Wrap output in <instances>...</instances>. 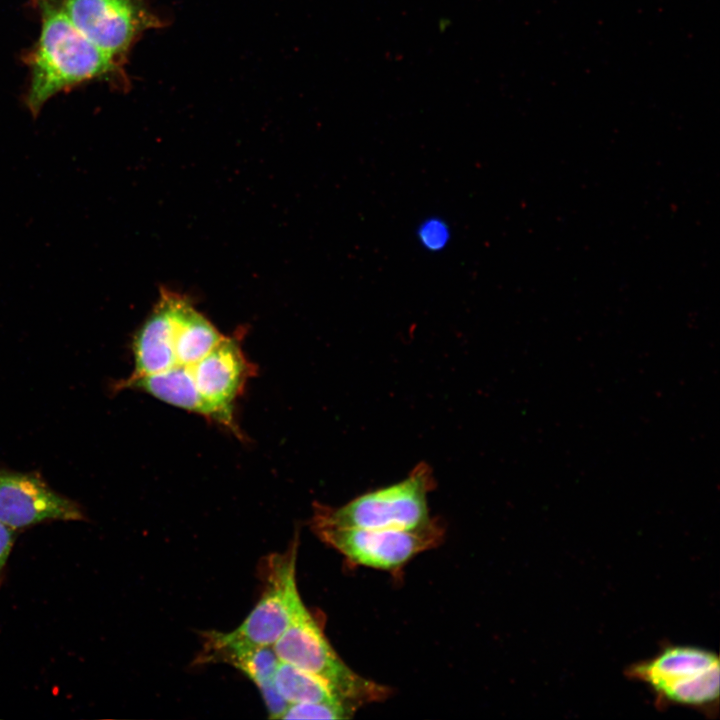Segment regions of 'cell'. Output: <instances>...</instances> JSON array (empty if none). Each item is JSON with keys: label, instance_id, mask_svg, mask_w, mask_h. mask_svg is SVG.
Wrapping results in <instances>:
<instances>
[{"label": "cell", "instance_id": "1", "mask_svg": "<svg viewBox=\"0 0 720 720\" xmlns=\"http://www.w3.org/2000/svg\"><path fill=\"white\" fill-rule=\"evenodd\" d=\"M42 29L32 61L26 106L35 118L47 100L85 80L118 71L116 58L83 35L63 10L42 5Z\"/></svg>", "mask_w": 720, "mask_h": 720}, {"label": "cell", "instance_id": "2", "mask_svg": "<svg viewBox=\"0 0 720 720\" xmlns=\"http://www.w3.org/2000/svg\"><path fill=\"white\" fill-rule=\"evenodd\" d=\"M627 678L645 684L659 709L683 706L716 717L719 710V658L710 650L665 645L650 659L629 665Z\"/></svg>", "mask_w": 720, "mask_h": 720}, {"label": "cell", "instance_id": "3", "mask_svg": "<svg viewBox=\"0 0 720 720\" xmlns=\"http://www.w3.org/2000/svg\"><path fill=\"white\" fill-rule=\"evenodd\" d=\"M432 472L420 464L402 481L362 494L332 508L319 505L312 527L417 530L433 525L427 495Z\"/></svg>", "mask_w": 720, "mask_h": 720}, {"label": "cell", "instance_id": "4", "mask_svg": "<svg viewBox=\"0 0 720 720\" xmlns=\"http://www.w3.org/2000/svg\"><path fill=\"white\" fill-rule=\"evenodd\" d=\"M272 646L280 661L318 677L340 701L355 709L384 700L390 693L387 687L360 676L341 660L303 602Z\"/></svg>", "mask_w": 720, "mask_h": 720}, {"label": "cell", "instance_id": "5", "mask_svg": "<svg viewBox=\"0 0 720 720\" xmlns=\"http://www.w3.org/2000/svg\"><path fill=\"white\" fill-rule=\"evenodd\" d=\"M297 542L289 551L273 554L264 562V590L255 607L233 631L232 640L254 646H272L289 626L302 603L296 585Z\"/></svg>", "mask_w": 720, "mask_h": 720}, {"label": "cell", "instance_id": "6", "mask_svg": "<svg viewBox=\"0 0 720 720\" xmlns=\"http://www.w3.org/2000/svg\"><path fill=\"white\" fill-rule=\"evenodd\" d=\"M320 539L362 566L392 570L438 543L434 524L417 530L313 527Z\"/></svg>", "mask_w": 720, "mask_h": 720}, {"label": "cell", "instance_id": "7", "mask_svg": "<svg viewBox=\"0 0 720 720\" xmlns=\"http://www.w3.org/2000/svg\"><path fill=\"white\" fill-rule=\"evenodd\" d=\"M63 12L92 43L116 59L143 32L163 25L144 0H66Z\"/></svg>", "mask_w": 720, "mask_h": 720}, {"label": "cell", "instance_id": "8", "mask_svg": "<svg viewBox=\"0 0 720 720\" xmlns=\"http://www.w3.org/2000/svg\"><path fill=\"white\" fill-rule=\"evenodd\" d=\"M186 367L212 420L238 433L233 403L254 370L241 349L239 336H224L206 356Z\"/></svg>", "mask_w": 720, "mask_h": 720}, {"label": "cell", "instance_id": "9", "mask_svg": "<svg viewBox=\"0 0 720 720\" xmlns=\"http://www.w3.org/2000/svg\"><path fill=\"white\" fill-rule=\"evenodd\" d=\"M84 518L77 503L53 491L37 474L0 469V521L9 527Z\"/></svg>", "mask_w": 720, "mask_h": 720}, {"label": "cell", "instance_id": "10", "mask_svg": "<svg viewBox=\"0 0 720 720\" xmlns=\"http://www.w3.org/2000/svg\"><path fill=\"white\" fill-rule=\"evenodd\" d=\"M199 662H223L245 674L259 689L269 717L280 719L289 703L276 689L274 677L279 659L273 646H254L229 639L225 633L203 634Z\"/></svg>", "mask_w": 720, "mask_h": 720}, {"label": "cell", "instance_id": "11", "mask_svg": "<svg viewBox=\"0 0 720 720\" xmlns=\"http://www.w3.org/2000/svg\"><path fill=\"white\" fill-rule=\"evenodd\" d=\"M174 291L161 289L152 312L136 332L131 378L152 375L175 366Z\"/></svg>", "mask_w": 720, "mask_h": 720}, {"label": "cell", "instance_id": "12", "mask_svg": "<svg viewBox=\"0 0 720 720\" xmlns=\"http://www.w3.org/2000/svg\"><path fill=\"white\" fill-rule=\"evenodd\" d=\"M174 318V367L198 362L224 337L186 296L177 292L174 301Z\"/></svg>", "mask_w": 720, "mask_h": 720}, {"label": "cell", "instance_id": "13", "mask_svg": "<svg viewBox=\"0 0 720 720\" xmlns=\"http://www.w3.org/2000/svg\"><path fill=\"white\" fill-rule=\"evenodd\" d=\"M118 388H133L144 391L153 397L200 414L212 420V414L200 396L192 375L186 366H177L166 371L121 381Z\"/></svg>", "mask_w": 720, "mask_h": 720}, {"label": "cell", "instance_id": "14", "mask_svg": "<svg viewBox=\"0 0 720 720\" xmlns=\"http://www.w3.org/2000/svg\"><path fill=\"white\" fill-rule=\"evenodd\" d=\"M274 683L278 692L289 704L326 701L342 702L321 679L280 660L276 668Z\"/></svg>", "mask_w": 720, "mask_h": 720}, {"label": "cell", "instance_id": "15", "mask_svg": "<svg viewBox=\"0 0 720 720\" xmlns=\"http://www.w3.org/2000/svg\"><path fill=\"white\" fill-rule=\"evenodd\" d=\"M355 708L342 702L292 703L280 719H349Z\"/></svg>", "mask_w": 720, "mask_h": 720}, {"label": "cell", "instance_id": "16", "mask_svg": "<svg viewBox=\"0 0 720 720\" xmlns=\"http://www.w3.org/2000/svg\"><path fill=\"white\" fill-rule=\"evenodd\" d=\"M418 238L424 248L430 251H439L449 242L450 230L444 221L432 217L420 225Z\"/></svg>", "mask_w": 720, "mask_h": 720}, {"label": "cell", "instance_id": "17", "mask_svg": "<svg viewBox=\"0 0 720 720\" xmlns=\"http://www.w3.org/2000/svg\"><path fill=\"white\" fill-rule=\"evenodd\" d=\"M15 541L14 529L0 521V586L3 571Z\"/></svg>", "mask_w": 720, "mask_h": 720}]
</instances>
